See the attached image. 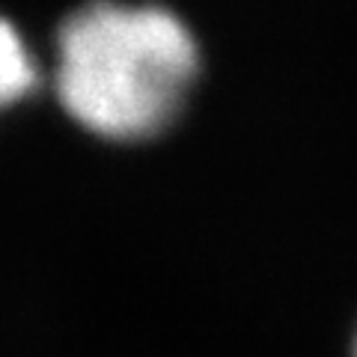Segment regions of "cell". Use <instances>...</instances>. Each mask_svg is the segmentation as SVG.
I'll return each mask as SVG.
<instances>
[{
	"mask_svg": "<svg viewBox=\"0 0 357 357\" xmlns=\"http://www.w3.org/2000/svg\"><path fill=\"white\" fill-rule=\"evenodd\" d=\"M354 357H357V340H354Z\"/></svg>",
	"mask_w": 357,
	"mask_h": 357,
	"instance_id": "cell-3",
	"label": "cell"
},
{
	"mask_svg": "<svg viewBox=\"0 0 357 357\" xmlns=\"http://www.w3.org/2000/svg\"><path fill=\"white\" fill-rule=\"evenodd\" d=\"M197 75L194 33L164 6L93 0L60 24L54 93L96 137H155L182 110Z\"/></svg>",
	"mask_w": 357,
	"mask_h": 357,
	"instance_id": "cell-1",
	"label": "cell"
},
{
	"mask_svg": "<svg viewBox=\"0 0 357 357\" xmlns=\"http://www.w3.org/2000/svg\"><path fill=\"white\" fill-rule=\"evenodd\" d=\"M39 63L9 18H0V110L13 107L39 86Z\"/></svg>",
	"mask_w": 357,
	"mask_h": 357,
	"instance_id": "cell-2",
	"label": "cell"
}]
</instances>
